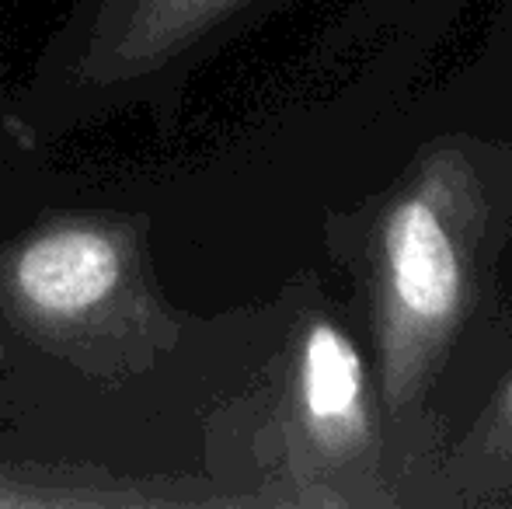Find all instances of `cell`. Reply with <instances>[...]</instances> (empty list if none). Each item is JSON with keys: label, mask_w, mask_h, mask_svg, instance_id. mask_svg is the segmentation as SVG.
Segmentation results:
<instances>
[{"label": "cell", "mask_w": 512, "mask_h": 509, "mask_svg": "<svg viewBox=\"0 0 512 509\" xmlns=\"http://www.w3.org/2000/svg\"><path fill=\"white\" fill-rule=\"evenodd\" d=\"M300 394L310 426L324 443H352L363 436V363L352 342L328 321H317L307 332Z\"/></svg>", "instance_id": "3"}, {"label": "cell", "mask_w": 512, "mask_h": 509, "mask_svg": "<svg viewBox=\"0 0 512 509\" xmlns=\"http://www.w3.org/2000/svg\"><path fill=\"white\" fill-rule=\"evenodd\" d=\"M0 503H18V499H14V496H4V492H0Z\"/></svg>", "instance_id": "5"}, {"label": "cell", "mask_w": 512, "mask_h": 509, "mask_svg": "<svg viewBox=\"0 0 512 509\" xmlns=\"http://www.w3.org/2000/svg\"><path fill=\"white\" fill-rule=\"evenodd\" d=\"M119 252L98 231H56L18 258V290L46 314H77L119 283Z\"/></svg>", "instance_id": "2"}, {"label": "cell", "mask_w": 512, "mask_h": 509, "mask_svg": "<svg viewBox=\"0 0 512 509\" xmlns=\"http://www.w3.org/2000/svg\"><path fill=\"white\" fill-rule=\"evenodd\" d=\"M506 408H509V415H512V384H509V394H506Z\"/></svg>", "instance_id": "4"}, {"label": "cell", "mask_w": 512, "mask_h": 509, "mask_svg": "<svg viewBox=\"0 0 512 509\" xmlns=\"http://www.w3.org/2000/svg\"><path fill=\"white\" fill-rule=\"evenodd\" d=\"M387 377L398 384L446 335L464 304V248L443 199L418 189L401 199L380 231Z\"/></svg>", "instance_id": "1"}]
</instances>
